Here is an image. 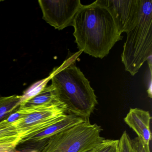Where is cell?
<instances>
[{"label":"cell","mask_w":152,"mask_h":152,"mask_svg":"<svg viewBox=\"0 0 152 152\" xmlns=\"http://www.w3.org/2000/svg\"><path fill=\"white\" fill-rule=\"evenodd\" d=\"M72 26L78 49L96 58L106 56L115 44L122 39L111 13L98 0L83 5Z\"/></svg>","instance_id":"6da1fadb"},{"label":"cell","mask_w":152,"mask_h":152,"mask_svg":"<svg viewBox=\"0 0 152 152\" xmlns=\"http://www.w3.org/2000/svg\"><path fill=\"white\" fill-rule=\"evenodd\" d=\"M65 64L50 75L51 85L66 113L89 118L98 104L95 91L75 63Z\"/></svg>","instance_id":"7a4b0ae2"},{"label":"cell","mask_w":152,"mask_h":152,"mask_svg":"<svg viewBox=\"0 0 152 152\" xmlns=\"http://www.w3.org/2000/svg\"><path fill=\"white\" fill-rule=\"evenodd\" d=\"M126 33L121 61L125 71L134 76L144 63L152 57V0H140L137 22Z\"/></svg>","instance_id":"3957f363"},{"label":"cell","mask_w":152,"mask_h":152,"mask_svg":"<svg viewBox=\"0 0 152 152\" xmlns=\"http://www.w3.org/2000/svg\"><path fill=\"white\" fill-rule=\"evenodd\" d=\"M101 126L89 119L51 137L39 152H88L105 138Z\"/></svg>","instance_id":"277c9868"},{"label":"cell","mask_w":152,"mask_h":152,"mask_svg":"<svg viewBox=\"0 0 152 152\" xmlns=\"http://www.w3.org/2000/svg\"><path fill=\"white\" fill-rule=\"evenodd\" d=\"M42 18L56 29L72 26L78 11L83 7L80 0H39Z\"/></svg>","instance_id":"5b68a950"},{"label":"cell","mask_w":152,"mask_h":152,"mask_svg":"<svg viewBox=\"0 0 152 152\" xmlns=\"http://www.w3.org/2000/svg\"><path fill=\"white\" fill-rule=\"evenodd\" d=\"M66 114L62 108L35 110L13 124L20 134L22 140L40 132L64 118Z\"/></svg>","instance_id":"8992f818"},{"label":"cell","mask_w":152,"mask_h":152,"mask_svg":"<svg viewBox=\"0 0 152 152\" xmlns=\"http://www.w3.org/2000/svg\"><path fill=\"white\" fill-rule=\"evenodd\" d=\"M111 13L119 32L127 33L137 24L140 0H98Z\"/></svg>","instance_id":"52a82bcc"},{"label":"cell","mask_w":152,"mask_h":152,"mask_svg":"<svg viewBox=\"0 0 152 152\" xmlns=\"http://www.w3.org/2000/svg\"><path fill=\"white\" fill-rule=\"evenodd\" d=\"M89 119L76 115L67 114L64 118L40 132L22 140L18 145L20 146V149L23 152H39L52 136Z\"/></svg>","instance_id":"ba28073f"},{"label":"cell","mask_w":152,"mask_h":152,"mask_svg":"<svg viewBox=\"0 0 152 152\" xmlns=\"http://www.w3.org/2000/svg\"><path fill=\"white\" fill-rule=\"evenodd\" d=\"M56 108L65 111L56 89L51 84L44 87L33 97L21 103L18 110L29 113L35 110Z\"/></svg>","instance_id":"9c48e42d"},{"label":"cell","mask_w":152,"mask_h":152,"mask_svg":"<svg viewBox=\"0 0 152 152\" xmlns=\"http://www.w3.org/2000/svg\"><path fill=\"white\" fill-rule=\"evenodd\" d=\"M151 115L148 111L138 108H131L124 118L125 123L132 129L138 137L145 144L149 145L152 139L150 130Z\"/></svg>","instance_id":"30bf717a"},{"label":"cell","mask_w":152,"mask_h":152,"mask_svg":"<svg viewBox=\"0 0 152 152\" xmlns=\"http://www.w3.org/2000/svg\"><path fill=\"white\" fill-rule=\"evenodd\" d=\"M21 140V136L13 124L7 119L0 122V152L15 149Z\"/></svg>","instance_id":"8fae6325"},{"label":"cell","mask_w":152,"mask_h":152,"mask_svg":"<svg viewBox=\"0 0 152 152\" xmlns=\"http://www.w3.org/2000/svg\"><path fill=\"white\" fill-rule=\"evenodd\" d=\"M22 96L13 95L7 97H0V122L16 111L20 104Z\"/></svg>","instance_id":"7c38bea8"},{"label":"cell","mask_w":152,"mask_h":152,"mask_svg":"<svg viewBox=\"0 0 152 152\" xmlns=\"http://www.w3.org/2000/svg\"><path fill=\"white\" fill-rule=\"evenodd\" d=\"M118 140L105 139L88 152H117Z\"/></svg>","instance_id":"4fadbf2b"},{"label":"cell","mask_w":152,"mask_h":152,"mask_svg":"<svg viewBox=\"0 0 152 152\" xmlns=\"http://www.w3.org/2000/svg\"><path fill=\"white\" fill-rule=\"evenodd\" d=\"M117 152H137L133 146L132 139L126 131L123 132L118 140Z\"/></svg>","instance_id":"5bb4252c"},{"label":"cell","mask_w":152,"mask_h":152,"mask_svg":"<svg viewBox=\"0 0 152 152\" xmlns=\"http://www.w3.org/2000/svg\"><path fill=\"white\" fill-rule=\"evenodd\" d=\"M132 141L137 152H151L149 145L145 144L138 137L132 139Z\"/></svg>","instance_id":"9a60e30c"},{"label":"cell","mask_w":152,"mask_h":152,"mask_svg":"<svg viewBox=\"0 0 152 152\" xmlns=\"http://www.w3.org/2000/svg\"><path fill=\"white\" fill-rule=\"evenodd\" d=\"M7 152H23V151H19V150H16V149H13V150H11V151H9Z\"/></svg>","instance_id":"2e32d148"}]
</instances>
